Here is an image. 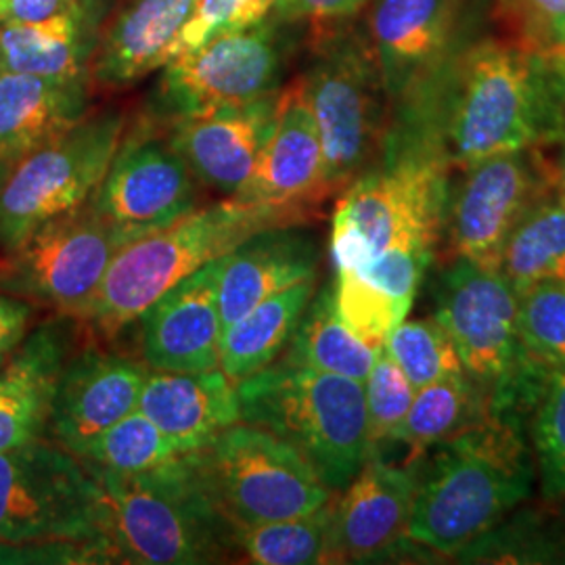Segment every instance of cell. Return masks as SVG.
Masks as SVG:
<instances>
[{"label": "cell", "mask_w": 565, "mask_h": 565, "mask_svg": "<svg viewBox=\"0 0 565 565\" xmlns=\"http://www.w3.org/2000/svg\"><path fill=\"white\" fill-rule=\"evenodd\" d=\"M565 139V53L476 39L392 103L385 141L440 156L461 170L497 153Z\"/></svg>", "instance_id": "1"}, {"label": "cell", "mask_w": 565, "mask_h": 565, "mask_svg": "<svg viewBox=\"0 0 565 565\" xmlns=\"http://www.w3.org/2000/svg\"><path fill=\"white\" fill-rule=\"evenodd\" d=\"M527 422L488 417L424 452L406 539L457 557L532 494L534 455Z\"/></svg>", "instance_id": "2"}, {"label": "cell", "mask_w": 565, "mask_h": 565, "mask_svg": "<svg viewBox=\"0 0 565 565\" xmlns=\"http://www.w3.org/2000/svg\"><path fill=\"white\" fill-rule=\"evenodd\" d=\"M84 467L107 499L109 564H218L237 551L235 527L212 503L186 455L141 473Z\"/></svg>", "instance_id": "3"}, {"label": "cell", "mask_w": 565, "mask_h": 565, "mask_svg": "<svg viewBox=\"0 0 565 565\" xmlns=\"http://www.w3.org/2000/svg\"><path fill=\"white\" fill-rule=\"evenodd\" d=\"M303 221L306 216L296 210L235 198L198 207L158 233L126 243L82 312L81 323L93 324L105 335L118 333L177 282L228 254L249 235Z\"/></svg>", "instance_id": "4"}, {"label": "cell", "mask_w": 565, "mask_h": 565, "mask_svg": "<svg viewBox=\"0 0 565 565\" xmlns=\"http://www.w3.org/2000/svg\"><path fill=\"white\" fill-rule=\"evenodd\" d=\"M323 147L331 193L361 177L384 151L392 105L364 21L308 30L306 65L296 78Z\"/></svg>", "instance_id": "5"}, {"label": "cell", "mask_w": 565, "mask_h": 565, "mask_svg": "<svg viewBox=\"0 0 565 565\" xmlns=\"http://www.w3.org/2000/svg\"><path fill=\"white\" fill-rule=\"evenodd\" d=\"M237 387L243 424L298 450L331 492H342L369 457L364 384L277 359Z\"/></svg>", "instance_id": "6"}, {"label": "cell", "mask_w": 565, "mask_h": 565, "mask_svg": "<svg viewBox=\"0 0 565 565\" xmlns=\"http://www.w3.org/2000/svg\"><path fill=\"white\" fill-rule=\"evenodd\" d=\"M450 172L436 153L384 145L377 163L350 182L335 203L329 245L333 270L361 268L396 247L438 249Z\"/></svg>", "instance_id": "7"}, {"label": "cell", "mask_w": 565, "mask_h": 565, "mask_svg": "<svg viewBox=\"0 0 565 565\" xmlns=\"http://www.w3.org/2000/svg\"><path fill=\"white\" fill-rule=\"evenodd\" d=\"M434 317L455 343L465 375L492 417L530 422L546 375L524 363L518 294L499 270L450 258L434 282Z\"/></svg>", "instance_id": "8"}, {"label": "cell", "mask_w": 565, "mask_h": 565, "mask_svg": "<svg viewBox=\"0 0 565 565\" xmlns=\"http://www.w3.org/2000/svg\"><path fill=\"white\" fill-rule=\"evenodd\" d=\"M107 499L63 446L34 440L0 452V545L78 546L109 564Z\"/></svg>", "instance_id": "9"}, {"label": "cell", "mask_w": 565, "mask_h": 565, "mask_svg": "<svg viewBox=\"0 0 565 565\" xmlns=\"http://www.w3.org/2000/svg\"><path fill=\"white\" fill-rule=\"evenodd\" d=\"M186 459L235 530L303 518L335 494L298 450L256 425H231Z\"/></svg>", "instance_id": "10"}, {"label": "cell", "mask_w": 565, "mask_h": 565, "mask_svg": "<svg viewBox=\"0 0 565 565\" xmlns=\"http://www.w3.org/2000/svg\"><path fill=\"white\" fill-rule=\"evenodd\" d=\"M294 28L273 13L249 28L224 32L163 65L151 102L153 120L205 116L281 90L296 51Z\"/></svg>", "instance_id": "11"}, {"label": "cell", "mask_w": 565, "mask_h": 565, "mask_svg": "<svg viewBox=\"0 0 565 565\" xmlns=\"http://www.w3.org/2000/svg\"><path fill=\"white\" fill-rule=\"evenodd\" d=\"M126 132L120 109H103L13 163L0 182V249L93 200Z\"/></svg>", "instance_id": "12"}, {"label": "cell", "mask_w": 565, "mask_h": 565, "mask_svg": "<svg viewBox=\"0 0 565 565\" xmlns=\"http://www.w3.org/2000/svg\"><path fill=\"white\" fill-rule=\"evenodd\" d=\"M126 243L93 200L41 224L0 263V294L81 321Z\"/></svg>", "instance_id": "13"}, {"label": "cell", "mask_w": 565, "mask_h": 565, "mask_svg": "<svg viewBox=\"0 0 565 565\" xmlns=\"http://www.w3.org/2000/svg\"><path fill=\"white\" fill-rule=\"evenodd\" d=\"M545 151H507L450 172L443 226L450 258L499 270L515 224L559 181V163Z\"/></svg>", "instance_id": "14"}, {"label": "cell", "mask_w": 565, "mask_h": 565, "mask_svg": "<svg viewBox=\"0 0 565 565\" xmlns=\"http://www.w3.org/2000/svg\"><path fill=\"white\" fill-rule=\"evenodd\" d=\"M198 179L166 132L147 118L128 135L111 160L93 205L120 233L137 242L198 210Z\"/></svg>", "instance_id": "15"}, {"label": "cell", "mask_w": 565, "mask_h": 565, "mask_svg": "<svg viewBox=\"0 0 565 565\" xmlns=\"http://www.w3.org/2000/svg\"><path fill=\"white\" fill-rule=\"evenodd\" d=\"M366 9L364 28L392 105L480 39L484 0H371Z\"/></svg>", "instance_id": "16"}, {"label": "cell", "mask_w": 565, "mask_h": 565, "mask_svg": "<svg viewBox=\"0 0 565 565\" xmlns=\"http://www.w3.org/2000/svg\"><path fill=\"white\" fill-rule=\"evenodd\" d=\"M415 490L417 461L387 463L380 450H371L333 503L327 562L366 564L422 548L406 539Z\"/></svg>", "instance_id": "17"}, {"label": "cell", "mask_w": 565, "mask_h": 565, "mask_svg": "<svg viewBox=\"0 0 565 565\" xmlns=\"http://www.w3.org/2000/svg\"><path fill=\"white\" fill-rule=\"evenodd\" d=\"M149 369L88 343L61 371L46 431L81 457L102 431L137 411Z\"/></svg>", "instance_id": "18"}, {"label": "cell", "mask_w": 565, "mask_h": 565, "mask_svg": "<svg viewBox=\"0 0 565 565\" xmlns=\"http://www.w3.org/2000/svg\"><path fill=\"white\" fill-rule=\"evenodd\" d=\"M281 90L239 107L162 121L163 132L198 182L235 198L273 132Z\"/></svg>", "instance_id": "19"}, {"label": "cell", "mask_w": 565, "mask_h": 565, "mask_svg": "<svg viewBox=\"0 0 565 565\" xmlns=\"http://www.w3.org/2000/svg\"><path fill=\"white\" fill-rule=\"evenodd\" d=\"M221 258L177 282L139 317L142 356L151 371L203 373L221 369Z\"/></svg>", "instance_id": "20"}, {"label": "cell", "mask_w": 565, "mask_h": 565, "mask_svg": "<svg viewBox=\"0 0 565 565\" xmlns=\"http://www.w3.org/2000/svg\"><path fill=\"white\" fill-rule=\"evenodd\" d=\"M317 121L298 81L281 90L277 120L235 200L308 214L331 198Z\"/></svg>", "instance_id": "21"}, {"label": "cell", "mask_w": 565, "mask_h": 565, "mask_svg": "<svg viewBox=\"0 0 565 565\" xmlns=\"http://www.w3.org/2000/svg\"><path fill=\"white\" fill-rule=\"evenodd\" d=\"M76 319L36 327L0 366V452L41 440L49 427L61 371L74 352Z\"/></svg>", "instance_id": "22"}, {"label": "cell", "mask_w": 565, "mask_h": 565, "mask_svg": "<svg viewBox=\"0 0 565 565\" xmlns=\"http://www.w3.org/2000/svg\"><path fill=\"white\" fill-rule=\"evenodd\" d=\"M321 245L300 224L263 228L221 258L218 310L224 327L296 282L319 275Z\"/></svg>", "instance_id": "23"}, {"label": "cell", "mask_w": 565, "mask_h": 565, "mask_svg": "<svg viewBox=\"0 0 565 565\" xmlns=\"http://www.w3.org/2000/svg\"><path fill=\"white\" fill-rule=\"evenodd\" d=\"M198 2L120 0L103 23L88 70L90 84L126 88L170 63Z\"/></svg>", "instance_id": "24"}, {"label": "cell", "mask_w": 565, "mask_h": 565, "mask_svg": "<svg viewBox=\"0 0 565 565\" xmlns=\"http://www.w3.org/2000/svg\"><path fill=\"white\" fill-rule=\"evenodd\" d=\"M111 0H81L41 21H0V72L42 78H88Z\"/></svg>", "instance_id": "25"}, {"label": "cell", "mask_w": 565, "mask_h": 565, "mask_svg": "<svg viewBox=\"0 0 565 565\" xmlns=\"http://www.w3.org/2000/svg\"><path fill=\"white\" fill-rule=\"evenodd\" d=\"M436 249L396 247L373 263L333 275L335 303L348 329L373 348L403 323Z\"/></svg>", "instance_id": "26"}, {"label": "cell", "mask_w": 565, "mask_h": 565, "mask_svg": "<svg viewBox=\"0 0 565 565\" xmlns=\"http://www.w3.org/2000/svg\"><path fill=\"white\" fill-rule=\"evenodd\" d=\"M137 408L179 455L200 450L226 427L242 422L237 387L221 369L203 373L153 371L142 385Z\"/></svg>", "instance_id": "27"}, {"label": "cell", "mask_w": 565, "mask_h": 565, "mask_svg": "<svg viewBox=\"0 0 565 565\" xmlns=\"http://www.w3.org/2000/svg\"><path fill=\"white\" fill-rule=\"evenodd\" d=\"M88 78L0 72V163L13 166L88 116Z\"/></svg>", "instance_id": "28"}, {"label": "cell", "mask_w": 565, "mask_h": 565, "mask_svg": "<svg viewBox=\"0 0 565 565\" xmlns=\"http://www.w3.org/2000/svg\"><path fill=\"white\" fill-rule=\"evenodd\" d=\"M317 287V277L296 282L224 327L221 371L233 384L260 373L281 356Z\"/></svg>", "instance_id": "29"}, {"label": "cell", "mask_w": 565, "mask_h": 565, "mask_svg": "<svg viewBox=\"0 0 565 565\" xmlns=\"http://www.w3.org/2000/svg\"><path fill=\"white\" fill-rule=\"evenodd\" d=\"M377 352L380 348L364 343L343 323L331 279L317 287L279 359L364 384Z\"/></svg>", "instance_id": "30"}, {"label": "cell", "mask_w": 565, "mask_h": 565, "mask_svg": "<svg viewBox=\"0 0 565 565\" xmlns=\"http://www.w3.org/2000/svg\"><path fill=\"white\" fill-rule=\"evenodd\" d=\"M499 273L522 291L545 281L565 282V191L548 189L507 237Z\"/></svg>", "instance_id": "31"}, {"label": "cell", "mask_w": 565, "mask_h": 565, "mask_svg": "<svg viewBox=\"0 0 565 565\" xmlns=\"http://www.w3.org/2000/svg\"><path fill=\"white\" fill-rule=\"evenodd\" d=\"M488 417L492 415L484 394L465 373L452 375L415 392L411 408L390 443L406 446L408 461H415L429 448L482 424Z\"/></svg>", "instance_id": "32"}, {"label": "cell", "mask_w": 565, "mask_h": 565, "mask_svg": "<svg viewBox=\"0 0 565 565\" xmlns=\"http://www.w3.org/2000/svg\"><path fill=\"white\" fill-rule=\"evenodd\" d=\"M457 557L467 564H565V518L509 513Z\"/></svg>", "instance_id": "33"}, {"label": "cell", "mask_w": 565, "mask_h": 565, "mask_svg": "<svg viewBox=\"0 0 565 565\" xmlns=\"http://www.w3.org/2000/svg\"><path fill=\"white\" fill-rule=\"evenodd\" d=\"M331 513L333 501L296 520L242 525L235 530V546L252 564H324Z\"/></svg>", "instance_id": "34"}, {"label": "cell", "mask_w": 565, "mask_h": 565, "mask_svg": "<svg viewBox=\"0 0 565 565\" xmlns=\"http://www.w3.org/2000/svg\"><path fill=\"white\" fill-rule=\"evenodd\" d=\"M518 338L534 373L564 369L565 282H536L518 291Z\"/></svg>", "instance_id": "35"}, {"label": "cell", "mask_w": 565, "mask_h": 565, "mask_svg": "<svg viewBox=\"0 0 565 565\" xmlns=\"http://www.w3.org/2000/svg\"><path fill=\"white\" fill-rule=\"evenodd\" d=\"M179 452L139 408L107 427L82 450V463L116 473H141L168 463Z\"/></svg>", "instance_id": "36"}, {"label": "cell", "mask_w": 565, "mask_h": 565, "mask_svg": "<svg viewBox=\"0 0 565 565\" xmlns=\"http://www.w3.org/2000/svg\"><path fill=\"white\" fill-rule=\"evenodd\" d=\"M415 390L465 373L459 352L436 317L404 319L384 343Z\"/></svg>", "instance_id": "37"}, {"label": "cell", "mask_w": 565, "mask_h": 565, "mask_svg": "<svg viewBox=\"0 0 565 565\" xmlns=\"http://www.w3.org/2000/svg\"><path fill=\"white\" fill-rule=\"evenodd\" d=\"M530 446L546 501L565 499V366L551 371L530 415Z\"/></svg>", "instance_id": "38"}, {"label": "cell", "mask_w": 565, "mask_h": 565, "mask_svg": "<svg viewBox=\"0 0 565 565\" xmlns=\"http://www.w3.org/2000/svg\"><path fill=\"white\" fill-rule=\"evenodd\" d=\"M415 392L417 390L382 345L364 380L366 438L371 450H380L384 443H390L392 434L403 424Z\"/></svg>", "instance_id": "39"}, {"label": "cell", "mask_w": 565, "mask_h": 565, "mask_svg": "<svg viewBox=\"0 0 565 565\" xmlns=\"http://www.w3.org/2000/svg\"><path fill=\"white\" fill-rule=\"evenodd\" d=\"M492 18L507 41L565 53V0H492Z\"/></svg>", "instance_id": "40"}, {"label": "cell", "mask_w": 565, "mask_h": 565, "mask_svg": "<svg viewBox=\"0 0 565 565\" xmlns=\"http://www.w3.org/2000/svg\"><path fill=\"white\" fill-rule=\"evenodd\" d=\"M275 4L277 0H200L182 28L174 57L195 51L218 34L243 30L266 20L275 11Z\"/></svg>", "instance_id": "41"}, {"label": "cell", "mask_w": 565, "mask_h": 565, "mask_svg": "<svg viewBox=\"0 0 565 565\" xmlns=\"http://www.w3.org/2000/svg\"><path fill=\"white\" fill-rule=\"evenodd\" d=\"M369 2L371 0H277L273 15L291 25L317 30L359 18Z\"/></svg>", "instance_id": "42"}, {"label": "cell", "mask_w": 565, "mask_h": 565, "mask_svg": "<svg viewBox=\"0 0 565 565\" xmlns=\"http://www.w3.org/2000/svg\"><path fill=\"white\" fill-rule=\"evenodd\" d=\"M32 321V303L0 294V356L11 354L25 338Z\"/></svg>", "instance_id": "43"}, {"label": "cell", "mask_w": 565, "mask_h": 565, "mask_svg": "<svg viewBox=\"0 0 565 565\" xmlns=\"http://www.w3.org/2000/svg\"><path fill=\"white\" fill-rule=\"evenodd\" d=\"M81 0H0V21H41L63 13Z\"/></svg>", "instance_id": "44"}, {"label": "cell", "mask_w": 565, "mask_h": 565, "mask_svg": "<svg viewBox=\"0 0 565 565\" xmlns=\"http://www.w3.org/2000/svg\"><path fill=\"white\" fill-rule=\"evenodd\" d=\"M557 163H559V182H562V189L565 191V153H562Z\"/></svg>", "instance_id": "45"}, {"label": "cell", "mask_w": 565, "mask_h": 565, "mask_svg": "<svg viewBox=\"0 0 565 565\" xmlns=\"http://www.w3.org/2000/svg\"><path fill=\"white\" fill-rule=\"evenodd\" d=\"M9 163H0V182L4 181V177H7V172H9Z\"/></svg>", "instance_id": "46"}, {"label": "cell", "mask_w": 565, "mask_h": 565, "mask_svg": "<svg viewBox=\"0 0 565 565\" xmlns=\"http://www.w3.org/2000/svg\"><path fill=\"white\" fill-rule=\"evenodd\" d=\"M4 359H7V356H0V366H2V363H4Z\"/></svg>", "instance_id": "47"}, {"label": "cell", "mask_w": 565, "mask_h": 565, "mask_svg": "<svg viewBox=\"0 0 565 565\" xmlns=\"http://www.w3.org/2000/svg\"><path fill=\"white\" fill-rule=\"evenodd\" d=\"M562 145H564V151H562V153H565V139L564 142H562Z\"/></svg>", "instance_id": "48"}]
</instances>
